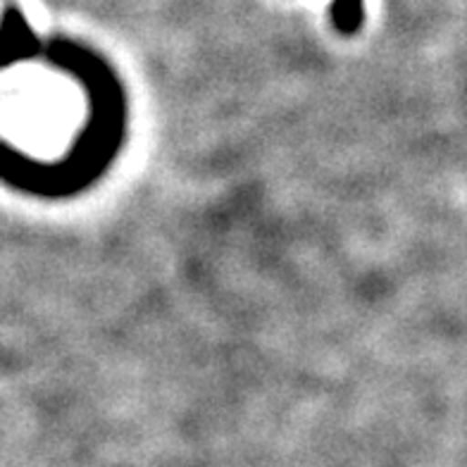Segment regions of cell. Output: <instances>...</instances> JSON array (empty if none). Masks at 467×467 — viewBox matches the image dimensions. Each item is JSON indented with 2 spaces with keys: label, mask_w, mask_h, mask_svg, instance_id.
I'll return each instance as SVG.
<instances>
[{
  "label": "cell",
  "mask_w": 467,
  "mask_h": 467,
  "mask_svg": "<svg viewBox=\"0 0 467 467\" xmlns=\"http://www.w3.org/2000/svg\"><path fill=\"white\" fill-rule=\"evenodd\" d=\"M334 26L341 34H356L363 26L365 5L363 0H334Z\"/></svg>",
  "instance_id": "cell-1"
}]
</instances>
